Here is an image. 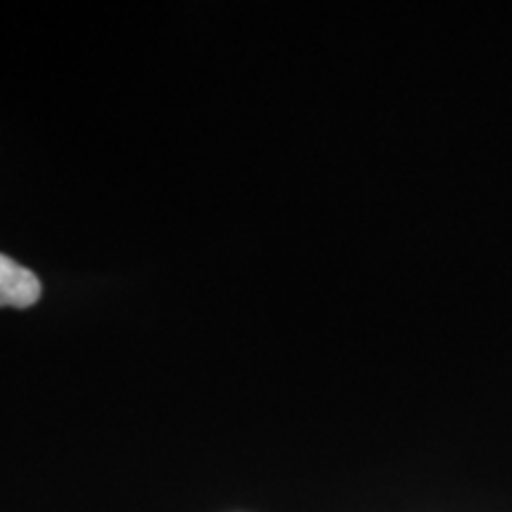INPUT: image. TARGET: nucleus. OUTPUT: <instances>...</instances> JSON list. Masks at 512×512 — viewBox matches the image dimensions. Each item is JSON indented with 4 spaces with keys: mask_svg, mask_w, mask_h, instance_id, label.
I'll return each mask as SVG.
<instances>
[{
    "mask_svg": "<svg viewBox=\"0 0 512 512\" xmlns=\"http://www.w3.org/2000/svg\"><path fill=\"white\" fill-rule=\"evenodd\" d=\"M41 299V280L34 271L0 254V309H29Z\"/></svg>",
    "mask_w": 512,
    "mask_h": 512,
    "instance_id": "1",
    "label": "nucleus"
}]
</instances>
